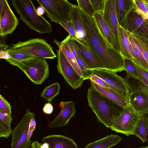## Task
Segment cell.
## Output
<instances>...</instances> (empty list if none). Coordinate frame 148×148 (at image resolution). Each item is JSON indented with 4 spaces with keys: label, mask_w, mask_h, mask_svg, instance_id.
Returning a JSON list of instances; mask_svg holds the SVG:
<instances>
[{
    "label": "cell",
    "mask_w": 148,
    "mask_h": 148,
    "mask_svg": "<svg viewBox=\"0 0 148 148\" xmlns=\"http://www.w3.org/2000/svg\"><path fill=\"white\" fill-rule=\"evenodd\" d=\"M121 140L119 136L111 134L89 143L84 148H110L117 144Z\"/></svg>",
    "instance_id": "24"
},
{
    "label": "cell",
    "mask_w": 148,
    "mask_h": 148,
    "mask_svg": "<svg viewBox=\"0 0 148 148\" xmlns=\"http://www.w3.org/2000/svg\"><path fill=\"white\" fill-rule=\"evenodd\" d=\"M115 7L118 23L121 26L128 15L135 8L132 0H115Z\"/></svg>",
    "instance_id": "21"
},
{
    "label": "cell",
    "mask_w": 148,
    "mask_h": 148,
    "mask_svg": "<svg viewBox=\"0 0 148 148\" xmlns=\"http://www.w3.org/2000/svg\"><path fill=\"white\" fill-rule=\"evenodd\" d=\"M60 24L67 31L72 38L78 40L77 32L71 20L65 23H61Z\"/></svg>",
    "instance_id": "33"
},
{
    "label": "cell",
    "mask_w": 148,
    "mask_h": 148,
    "mask_svg": "<svg viewBox=\"0 0 148 148\" xmlns=\"http://www.w3.org/2000/svg\"><path fill=\"white\" fill-rule=\"evenodd\" d=\"M121 26L129 33L139 31L148 39V24L146 20H143L134 10L128 14Z\"/></svg>",
    "instance_id": "14"
},
{
    "label": "cell",
    "mask_w": 148,
    "mask_h": 148,
    "mask_svg": "<svg viewBox=\"0 0 148 148\" xmlns=\"http://www.w3.org/2000/svg\"><path fill=\"white\" fill-rule=\"evenodd\" d=\"M80 8L88 15L93 17L95 13L90 0H77Z\"/></svg>",
    "instance_id": "30"
},
{
    "label": "cell",
    "mask_w": 148,
    "mask_h": 148,
    "mask_svg": "<svg viewBox=\"0 0 148 148\" xmlns=\"http://www.w3.org/2000/svg\"><path fill=\"white\" fill-rule=\"evenodd\" d=\"M133 37L134 42L141 52L144 59L148 64V49L138 39L133 36Z\"/></svg>",
    "instance_id": "36"
},
{
    "label": "cell",
    "mask_w": 148,
    "mask_h": 148,
    "mask_svg": "<svg viewBox=\"0 0 148 148\" xmlns=\"http://www.w3.org/2000/svg\"><path fill=\"white\" fill-rule=\"evenodd\" d=\"M45 59L33 57L21 61L5 59L10 64L18 67L34 84H40L49 76V65Z\"/></svg>",
    "instance_id": "4"
},
{
    "label": "cell",
    "mask_w": 148,
    "mask_h": 148,
    "mask_svg": "<svg viewBox=\"0 0 148 148\" xmlns=\"http://www.w3.org/2000/svg\"><path fill=\"white\" fill-rule=\"evenodd\" d=\"M141 115L135 111L130 105L123 109L119 115L114 117L110 129L127 136L134 135V130Z\"/></svg>",
    "instance_id": "7"
},
{
    "label": "cell",
    "mask_w": 148,
    "mask_h": 148,
    "mask_svg": "<svg viewBox=\"0 0 148 148\" xmlns=\"http://www.w3.org/2000/svg\"><path fill=\"white\" fill-rule=\"evenodd\" d=\"M12 6L20 16L19 19L29 28L40 34L52 31L49 22L39 14L31 0H12Z\"/></svg>",
    "instance_id": "3"
},
{
    "label": "cell",
    "mask_w": 148,
    "mask_h": 148,
    "mask_svg": "<svg viewBox=\"0 0 148 148\" xmlns=\"http://www.w3.org/2000/svg\"><path fill=\"white\" fill-rule=\"evenodd\" d=\"M56 53L58 72L73 89L80 88L84 80V79L76 71L61 50H57Z\"/></svg>",
    "instance_id": "9"
},
{
    "label": "cell",
    "mask_w": 148,
    "mask_h": 148,
    "mask_svg": "<svg viewBox=\"0 0 148 148\" xmlns=\"http://www.w3.org/2000/svg\"><path fill=\"white\" fill-rule=\"evenodd\" d=\"M53 42L57 45L59 49L61 50L64 54L68 61L76 71L84 78L81 70L70 49L67 37L61 42H59L55 39L53 41Z\"/></svg>",
    "instance_id": "23"
},
{
    "label": "cell",
    "mask_w": 148,
    "mask_h": 148,
    "mask_svg": "<svg viewBox=\"0 0 148 148\" xmlns=\"http://www.w3.org/2000/svg\"><path fill=\"white\" fill-rule=\"evenodd\" d=\"M87 97L88 105L98 122L110 128L114 117L119 115L123 109L91 87L88 90Z\"/></svg>",
    "instance_id": "2"
},
{
    "label": "cell",
    "mask_w": 148,
    "mask_h": 148,
    "mask_svg": "<svg viewBox=\"0 0 148 148\" xmlns=\"http://www.w3.org/2000/svg\"><path fill=\"white\" fill-rule=\"evenodd\" d=\"M147 23L148 24V20H146Z\"/></svg>",
    "instance_id": "51"
},
{
    "label": "cell",
    "mask_w": 148,
    "mask_h": 148,
    "mask_svg": "<svg viewBox=\"0 0 148 148\" xmlns=\"http://www.w3.org/2000/svg\"><path fill=\"white\" fill-rule=\"evenodd\" d=\"M36 126V122L35 116L32 118L29 123L27 135L28 140H30L33 132L35 129Z\"/></svg>",
    "instance_id": "41"
},
{
    "label": "cell",
    "mask_w": 148,
    "mask_h": 148,
    "mask_svg": "<svg viewBox=\"0 0 148 148\" xmlns=\"http://www.w3.org/2000/svg\"></svg>",
    "instance_id": "54"
},
{
    "label": "cell",
    "mask_w": 148,
    "mask_h": 148,
    "mask_svg": "<svg viewBox=\"0 0 148 148\" xmlns=\"http://www.w3.org/2000/svg\"><path fill=\"white\" fill-rule=\"evenodd\" d=\"M89 79L99 86L104 88H110L105 81L95 75H93Z\"/></svg>",
    "instance_id": "40"
},
{
    "label": "cell",
    "mask_w": 148,
    "mask_h": 148,
    "mask_svg": "<svg viewBox=\"0 0 148 148\" xmlns=\"http://www.w3.org/2000/svg\"><path fill=\"white\" fill-rule=\"evenodd\" d=\"M80 12L87 39L84 45L99 58L104 69L115 73L125 71L123 57L102 35L94 17Z\"/></svg>",
    "instance_id": "1"
},
{
    "label": "cell",
    "mask_w": 148,
    "mask_h": 148,
    "mask_svg": "<svg viewBox=\"0 0 148 148\" xmlns=\"http://www.w3.org/2000/svg\"><path fill=\"white\" fill-rule=\"evenodd\" d=\"M71 20L76 29L78 40L84 45L86 41V32L82 18L80 9L78 5H73L71 11Z\"/></svg>",
    "instance_id": "19"
},
{
    "label": "cell",
    "mask_w": 148,
    "mask_h": 148,
    "mask_svg": "<svg viewBox=\"0 0 148 148\" xmlns=\"http://www.w3.org/2000/svg\"><path fill=\"white\" fill-rule=\"evenodd\" d=\"M5 51L10 55V59L16 61H21L34 57L25 53L11 49L6 50Z\"/></svg>",
    "instance_id": "31"
},
{
    "label": "cell",
    "mask_w": 148,
    "mask_h": 148,
    "mask_svg": "<svg viewBox=\"0 0 148 148\" xmlns=\"http://www.w3.org/2000/svg\"><path fill=\"white\" fill-rule=\"evenodd\" d=\"M132 1L135 6V9H137L144 13H146L148 12V4L146 3L145 0Z\"/></svg>",
    "instance_id": "38"
},
{
    "label": "cell",
    "mask_w": 148,
    "mask_h": 148,
    "mask_svg": "<svg viewBox=\"0 0 148 148\" xmlns=\"http://www.w3.org/2000/svg\"><path fill=\"white\" fill-rule=\"evenodd\" d=\"M48 144L45 143H41L38 141H34L32 143L31 148H49Z\"/></svg>",
    "instance_id": "43"
},
{
    "label": "cell",
    "mask_w": 148,
    "mask_h": 148,
    "mask_svg": "<svg viewBox=\"0 0 148 148\" xmlns=\"http://www.w3.org/2000/svg\"><path fill=\"white\" fill-rule=\"evenodd\" d=\"M130 104L139 114H148V95L140 91L130 92L126 95Z\"/></svg>",
    "instance_id": "17"
},
{
    "label": "cell",
    "mask_w": 148,
    "mask_h": 148,
    "mask_svg": "<svg viewBox=\"0 0 148 148\" xmlns=\"http://www.w3.org/2000/svg\"><path fill=\"white\" fill-rule=\"evenodd\" d=\"M129 33V38L131 43L134 58L145 69L148 70V64L143 57L142 53L134 42L133 36Z\"/></svg>",
    "instance_id": "29"
},
{
    "label": "cell",
    "mask_w": 148,
    "mask_h": 148,
    "mask_svg": "<svg viewBox=\"0 0 148 148\" xmlns=\"http://www.w3.org/2000/svg\"><path fill=\"white\" fill-rule=\"evenodd\" d=\"M146 3L148 4V0H145Z\"/></svg>",
    "instance_id": "50"
},
{
    "label": "cell",
    "mask_w": 148,
    "mask_h": 148,
    "mask_svg": "<svg viewBox=\"0 0 148 148\" xmlns=\"http://www.w3.org/2000/svg\"><path fill=\"white\" fill-rule=\"evenodd\" d=\"M51 21L59 24L71 20L74 5L66 0H37Z\"/></svg>",
    "instance_id": "5"
},
{
    "label": "cell",
    "mask_w": 148,
    "mask_h": 148,
    "mask_svg": "<svg viewBox=\"0 0 148 148\" xmlns=\"http://www.w3.org/2000/svg\"><path fill=\"white\" fill-rule=\"evenodd\" d=\"M0 120L8 125L11 126L12 118L11 114L5 115L0 112Z\"/></svg>",
    "instance_id": "42"
},
{
    "label": "cell",
    "mask_w": 148,
    "mask_h": 148,
    "mask_svg": "<svg viewBox=\"0 0 148 148\" xmlns=\"http://www.w3.org/2000/svg\"><path fill=\"white\" fill-rule=\"evenodd\" d=\"M66 37L70 49L81 70L84 80L89 79L93 75V71L89 69L84 61L71 36L69 35Z\"/></svg>",
    "instance_id": "20"
},
{
    "label": "cell",
    "mask_w": 148,
    "mask_h": 148,
    "mask_svg": "<svg viewBox=\"0 0 148 148\" xmlns=\"http://www.w3.org/2000/svg\"><path fill=\"white\" fill-rule=\"evenodd\" d=\"M130 34H132L133 37L138 39L148 49V39L142 32L139 31H137Z\"/></svg>",
    "instance_id": "39"
},
{
    "label": "cell",
    "mask_w": 148,
    "mask_h": 148,
    "mask_svg": "<svg viewBox=\"0 0 148 148\" xmlns=\"http://www.w3.org/2000/svg\"><path fill=\"white\" fill-rule=\"evenodd\" d=\"M92 70L93 75L103 79L110 88L126 95L130 92L124 78L117 75L116 73L105 69Z\"/></svg>",
    "instance_id": "12"
},
{
    "label": "cell",
    "mask_w": 148,
    "mask_h": 148,
    "mask_svg": "<svg viewBox=\"0 0 148 148\" xmlns=\"http://www.w3.org/2000/svg\"><path fill=\"white\" fill-rule=\"evenodd\" d=\"M134 10L135 11L140 15L143 20H148V12L146 13H144L136 8H135Z\"/></svg>",
    "instance_id": "45"
},
{
    "label": "cell",
    "mask_w": 148,
    "mask_h": 148,
    "mask_svg": "<svg viewBox=\"0 0 148 148\" xmlns=\"http://www.w3.org/2000/svg\"><path fill=\"white\" fill-rule=\"evenodd\" d=\"M72 39L83 59L90 70L104 69L100 59L88 47L73 38Z\"/></svg>",
    "instance_id": "16"
},
{
    "label": "cell",
    "mask_w": 148,
    "mask_h": 148,
    "mask_svg": "<svg viewBox=\"0 0 148 148\" xmlns=\"http://www.w3.org/2000/svg\"><path fill=\"white\" fill-rule=\"evenodd\" d=\"M2 148L1 147V148Z\"/></svg>",
    "instance_id": "52"
},
{
    "label": "cell",
    "mask_w": 148,
    "mask_h": 148,
    "mask_svg": "<svg viewBox=\"0 0 148 148\" xmlns=\"http://www.w3.org/2000/svg\"><path fill=\"white\" fill-rule=\"evenodd\" d=\"M0 36H4L15 30L19 21L6 0H0Z\"/></svg>",
    "instance_id": "11"
},
{
    "label": "cell",
    "mask_w": 148,
    "mask_h": 148,
    "mask_svg": "<svg viewBox=\"0 0 148 148\" xmlns=\"http://www.w3.org/2000/svg\"><path fill=\"white\" fill-rule=\"evenodd\" d=\"M10 58V55L6 51H0V59H4L5 60L8 59Z\"/></svg>",
    "instance_id": "46"
},
{
    "label": "cell",
    "mask_w": 148,
    "mask_h": 148,
    "mask_svg": "<svg viewBox=\"0 0 148 148\" xmlns=\"http://www.w3.org/2000/svg\"><path fill=\"white\" fill-rule=\"evenodd\" d=\"M53 110V108L52 105L50 103H46L44 105L43 108L44 113L47 114H51Z\"/></svg>",
    "instance_id": "44"
},
{
    "label": "cell",
    "mask_w": 148,
    "mask_h": 148,
    "mask_svg": "<svg viewBox=\"0 0 148 148\" xmlns=\"http://www.w3.org/2000/svg\"><path fill=\"white\" fill-rule=\"evenodd\" d=\"M35 114L29 109L26 112L19 123L12 130V136L11 148H29L32 142L27 139V135L29 123Z\"/></svg>",
    "instance_id": "8"
},
{
    "label": "cell",
    "mask_w": 148,
    "mask_h": 148,
    "mask_svg": "<svg viewBox=\"0 0 148 148\" xmlns=\"http://www.w3.org/2000/svg\"><path fill=\"white\" fill-rule=\"evenodd\" d=\"M42 141L47 143L49 148H78L73 140L61 135H47L42 138Z\"/></svg>",
    "instance_id": "18"
},
{
    "label": "cell",
    "mask_w": 148,
    "mask_h": 148,
    "mask_svg": "<svg viewBox=\"0 0 148 148\" xmlns=\"http://www.w3.org/2000/svg\"><path fill=\"white\" fill-rule=\"evenodd\" d=\"M11 126L9 125L0 120V138H8L11 134Z\"/></svg>",
    "instance_id": "35"
},
{
    "label": "cell",
    "mask_w": 148,
    "mask_h": 148,
    "mask_svg": "<svg viewBox=\"0 0 148 148\" xmlns=\"http://www.w3.org/2000/svg\"><path fill=\"white\" fill-rule=\"evenodd\" d=\"M138 148H148V147L147 146L145 147V146H143L142 147H139Z\"/></svg>",
    "instance_id": "49"
},
{
    "label": "cell",
    "mask_w": 148,
    "mask_h": 148,
    "mask_svg": "<svg viewBox=\"0 0 148 148\" xmlns=\"http://www.w3.org/2000/svg\"><path fill=\"white\" fill-rule=\"evenodd\" d=\"M60 85L58 82L54 83L46 87L42 91L41 97L45 99L49 103L60 93Z\"/></svg>",
    "instance_id": "26"
},
{
    "label": "cell",
    "mask_w": 148,
    "mask_h": 148,
    "mask_svg": "<svg viewBox=\"0 0 148 148\" xmlns=\"http://www.w3.org/2000/svg\"><path fill=\"white\" fill-rule=\"evenodd\" d=\"M102 15L113 36L115 44L114 49L121 54L119 24L116 12L115 0H106Z\"/></svg>",
    "instance_id": "10"
},
{
    "label": "cell",
    "mask_w": 148,
    "mask_h": 148,
    "mask_svg": "<svg viewBox=\"0 0 148 148\" xmlns=\"http://www.w3.org/2000/svg\"><path fill=\"white\" fill-rule=\"evenodd\" d=\"M145 115H141L134 131V135L138 137L143 143L146 141L148 136V129L145 120Z\"/></svg>",
    "instance_id": "27"
},
{
    "label": "cell",
    "mask_w": 148,
    "mask_h": 148,
    "mask_svg": "<svg viewBox=\"0 0 148 148\" xmlns=\"http://www.w3.org/2000/svg\"><path fill=\"white\" fill-rule=\"evenodd\" d=\"M131 60L135 64L139 74L142 82L148 86V70L143 67L134 58Z\"/></svg>",
    "instance_id": "32"
},
{
    "label": "cell",
    "mask_w": 148,
    "mask_h": 148,
    "mask_svg": "<svg viewBox=\"0 0 148 148\" xmlns=\"http://www.w3.org/2000/svg\"><path fill=\"white\" fill-rule=\"evenodd\" d=\"M125 71L126 76L142 82L139 74L133 62L131 59L123 58Z\"/></svg>",
    "instance_id": "28"
},
{
    "label": "cell",
    "mask_w": 148,
    "mask_h": 148,
    "mask_svg": "<svg viewBox=\"0 0 148 148\" xmlns=\"http://www.w3.org/2000/svg\"><path fill=\"white\" fill-rule=\"evenodd\" d=\"M11 47L5 44H0V51H5L6 50L11 49Z\"/></svg>",
    "instance_id": "47"
},
{
    "label": "cell",
    "mask_w": 148,
    "mask_h": 148,
    "mask_svg": "<svg viewBox=\"0 0 148 148\" xmlns=\"http://www.w3.org/2000/svg\"></svg>",
    "instance_id": "53"
},
{
    "label": "cell",
    "mask_w": 148,
    "mask_h": 148,
    "mask_svg": "<svg viewBox=\"0 0 148 148\" xmlns=\"http://www.w3.org/2000/svg\"><path fill=\"white\" fill-rule=\"evenodd\" d=\"M59 107L61 110L58 116L48 124L51 128L63 127L66 125L71 119L75 114V103L72 101H61Z\"/></svg>",
    "instance_id": "13"
},
{
    "label": "cell",
    "mask_w": 148,
    "mask_h": 148,
    "mask_svg": "<svg viewBox=\"0 0 148 148\" xmlns=\"http://www.w3.org/2000/svg\"><path fill=\"white\" fill-rule=\"evenodd\" d=\"M0 112L5 115L11 114L12 112L10 103L1 95H0Z\"/></svg>",
    "instance_id": "34"
},
{
    "label": "cell",
    "mask_w": 148,
    "mask_h": 148,
    "mask_svg": "<svg viewBox=\"0 0 148 148\" xmlns=\"http://www.w3.org/2000/svg\"><path fill=\"white\" fill-rule=\"evenodd\" d=\"M90 82L91 88L114 102L123 109L130 106L128 99L125 95L117 92L110 88L101 87L91 80H90Z\"/></svg>",
    "instance_id": "15"
},
{
    "label": "cell",
    "mask_w": 148,
    "mask_h": 148,
    "mask_svg": "<svg viewBox=\"0 0 148 148\" xmlns=\"http://www.w3.org/2000/svg\"><path fill=\"white\" fill-rule=\"evenodd\" d=\"M11 49L22 52L33 57L45 59H54L57 55L53 48L42 39L32 38L25 41L12 44Z\"/></svg>",
    "instance_id": "6"
},
{
    "label": "cell",
    "mask_w": 148,
    "mask_h": 148,
    "mask_svg": "<svg viewBox=\"0 0 148 148\" xmlns=\"http://www.w3.org/2000/svg\"><path fill=\"white\" fill-rule=\"evenodd\" d=\"M93 17L102 34L114 49L115 44L114 37L103 18L102 13L95 12Z\"/></svg>",
    "instance_id": "25"
},
{
    "label": "cell",
    "mask_w": 148,
    "mask_h": 148,
    "mask_svg": "<svg viewBox=\"0 0 148 148\" xmlns=\"http://www.w3.org/2000/svg\"><path fill=\"white\" fill-rule=\"evenodd\" d=\"M119 32L121 54L123 58L130 59L134 58L132 47L129 38V33L119 25Z\"/></svg>",
    "instance_id": "22"
},
{
    "label": "cell",
    "mask_w": 148,
    "mask_h": 148,
    "mask_svg": "<svg viewBox=\"0 0 148 148\" xmlns=\"http://www.w3.org/2000/svg\"><path fill=\"white\" fill-rule=\"evenodd\" d=\"M145 121L147 126V127L148 129V116L146 115V114L145 115ZM147 147H148V140H147Z\"/></svg>",
    "instance_id": "48"
},
{
    "label": "cell",
    "mask_w": 148,
    "mask_h": 148,
    "mask_svg": "<svg viewBox=\"0 0 148 148\" xmlns=\"http://www.w3.org/2000/svg\"><path fill=\"white\" fill-rule=\"evenodd\" d=\"M95 12L103 13L104 9L106 0H90Z\"/></svg>",
    "instance_id": "37"
}]
</instances>
